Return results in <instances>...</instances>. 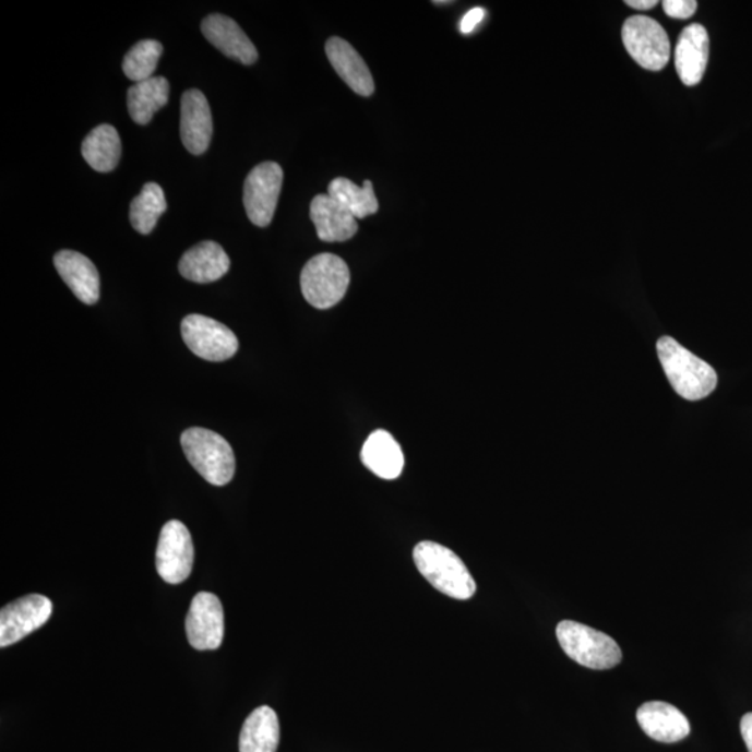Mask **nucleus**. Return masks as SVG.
<instances>
[{
  "label": "nucleus",
  "mask_w": 752,
  "mask_h": 752,
  "mask_svg": "<svg viewBox=\"0 0 752 752\" xmlns=\"http://www.w3.org/2000/svg\"><path fill=\"white\" fill-rule=\"evenodd\" d=\"M58 274L84 305L94 306L99 300V274L87 256L77 251H59L53 259Z\"/></svg>",
  "instance_id": "nucleus-16"
},
{
  "label": "nucleus",
  "mask_w": 752,
  "mask_h": 752,
  "mask_svg": "<svg viewBox=\"0 0 752 752\" xmlns=\"http://www.w3.org/2000/svg\"><path fill=\"white\" fill-rule=\"evenodd\" d=\"M560 647L574 663L594 670H608L622 663L618 643L602 631L573 620H563L557 628Z\"/></svg>",
  "instance_id": "nucleus-4"
},
{
  "label": "nucleus",
  "mask_w": 752,
  "mask_h": 752,
  "mask_svg": "<svg viewBox=\"0 0 752 752\" xmlns=\"http://www.w3.org/2000/svg\"><path fill=\"white\" fill-rule=\"evenodd\" d=\"M656 351L666 378L680 397L699 402L715 391L718 375L714 368L681 346L673 337H660L656 343Z\"/></svg>",
  "instance_id": "nucleus-1"
},
{
  "label": "nucleus",
  "mask_w": 752,
  "mask_h": 752,
  "mask_svg": "<svg viewBox=\"0 0 752 752\" xmlns=\"http://www.w3.org/2000/svg\"><path fill=\"white\" fill-rule=\"evenodd\" d=\"M163 53V44L154 41V39H145V41L135 44L123 60V72L126 77L134 83L153 79L156 65H158Z\"/></svg>",
  "instance_id": "nucleus-26"
},
{
  "label": "nucleus",
  "mask_w": 752,
  "mask_h": 752,
  "mask_svg": "<svg viewBox=\"0 0 752 752\" xmlns=\"http://www.w3.org/2000/svg\"><path fill=\"white\" fill-rule=\"evenodd\" d=\"M625 4L635 10H650L655 8L658 2H656V0H625Z\"/></svg>",
  "instance_id": "nucleus-30"
},
{
  "label": "nucleus",
  "mask_w": 752,
  "mask_h": 752,
  "mask_svg": "<svg viewBox=\"0 0 752 752\" xmlns=\"http://www.w3.org/2000/svg\"><path fill=\"white\" fill-rule=\"evenodd\" d=\"M413 558L418 572L447 597L466 600L476 594L477 584L472 573L453 550L423 541L414 548Z\"/></svg>",
  "instance_id": "nucleus-2"
},
{
  "label": "nucleus",
  "mask_w": 752,
  "mask_h": 752,
  "mask_svg": "<svg viewBox=\"0 0 752 752\" xmlns=\"http://www.w3.org/2000/svg\"><path fill=\"white\" fill-rule=\"evenodd\" d=\"M166 204L163 187L146 183L130 206V222L141 235H150L155 229L160 216L165 214Z\"/></svg>",
  "instance_id": "nucleus-25"
},
{
  "label": "nucleus",
  "mask_w": 752,
  "mask_h": 752,
  "mask_svg": "<svg viewBox=\"0 0 752 752\" xmlns=\"http://www.w3.org/2000/svg\"><path fill=\"white\" fill-rule=\"evenodd\" d=\"M82 154L94 170L100 174L112 171L122 155L118 130L110 124L98 126L83 141Z\"/></svg>",
  "instance_id": "nucleus-23"
},
{
  "label": "nucleus",
  "mask_w": 752,
  "mask_h": 752,
  "mask_svg": "<svg viewBox=\"0 0 752 752\" xmlns=\"http://www.w3.org/2000/svg\"><path fill=\"white\" fill-rule=\"evenodd\" d=\"M280 726L276 712L270 706L252 711L240 731V752H276Z\"/></svg>",
  "instance_id": "nucleus-21"
},
{
  "label": "nucleus",
  "mask_w": 752,
  "mask_h": 752,
  "mask_svg": "<svg viewBox=\"0 0 752 752\" xmlns=\"http://www.w3.org/2000/svg\"><path fill=\"white\" fill-rule=\"evenodd\" d=\"M52 609L50 599L39 594L7 605L0 612V647H10L43 628L52 616Z\"/></svg>",
  "instance_id": "nucleus-10"
},
{
  "label": "nucleus",
  "mask_w": 752,
  "mask_h": 752,
  "mask_svg": "<svg viewBox=\"0 0 752 752\" xmlns=\"http://www.w3.org/2000/svg\"><path fill=\"white\" fill-rule=\"evenodd\" d=\"M230 270V260L222 246L215 241H203L184 252L179 262L181 276L195 284H212Z\"/></svg>",
  "instance_id": "nucleus-18"
},
{
  "label": "nucleus",
  "mask_w": 752,
  "mask_h": 752,
  "mask_svg": "<svg viewBox=\"0 0 752 752\" xmlns=\"http://www.w3.org/2000/svg\"><path fill=\"white\" fill-rule=\"evenodd\" d=\"M187 638L199 650L218 649L225 635L224 608L216 595L196 594L187 614Z\"/></svg>",
  "instance_id": "nucleus-11"
},
{
  "label": "nucleus",
  "mask_w": 752,
  "mask_h": 752,
  "mask_svg": "<svg viewBox=\"0 0 752 752\" xmlns=\"http://www.w3.org/2000/svg\"><path fill=\"white\" fill-rule=\"evenodd\" d=\"M637 720L644 733L659 743H678L690 735L691 726L683 712L663 701L641 705Z\"/></svg>",
  "instance_id": "nucleus-15"
},
{
  "label": "nucleus",
  "mask_w": 752,
  "mask_h": 752,
  "mask_svg": "<svg viewBox=\"0 0 752 752\" xmlns=\"http://www.w3.org/2000/svg\"><path fill=\"white\" fill-rule=\"evenodd\" d=\"M302 296L318 310L335 307L346 296L350 270L335 254H320L307 262L300 277Z\"/></svg>",
  "instance_id": "nucleus-5"
},
{
  "label": "nucleus",
  "mask_w": 752,
  "mask_h": 752,
  "mask_svg": "<svg viewBox=\"0 0 752 752\" xmlns=\"http://www.w3.org/2000/svg\"><path fill=\"white\" fill-rule=\"evenodd\" d=\"M740 731L741 736H743L747 750L752 752V712H750V714H745L743 719H741Z\"/></svg>",
  "instance_id": "nucleus-29"
},
{
  "label": "nucleus",
  "mask_w": 752,
  "mask_h": 752,
  "mask_svg": "<svg viewBox=\"0 0 752 752\" xmlns=\"http://www.w3.org/2000/svg\"><path fill=\"white\" fill-rule=\"evenodd\" d=\"M699 8L695 0H665L664 10L671 19H690Z\"/></svg>",
  "instance_id": "nucleus-27"
},
{
  "label": "nucleus",
  "mask_w": 752,
  "mask_h": 752,
  "mask_svg": "<svg viewBox=\"0 0 752 752\" xmlns=\"http://www.w3.org/2000/svg\"><path fill=\"white\" fill-rule=\"evenodd\" d=\"M170 85L165 77H153L135 83L128 91V108L131 119L144 126L153 120L154 115L163 109L169 100Z\"/></svg>",
  "instance_id": "nucleus-22"
},
{
  "label": "nucleus",
  "mask_w": 752,
  "mask_h": 752,
  "mask_svg": "<svg viewBox=\"0 0 752 752\" xmlns=\"http://www.w3.org/2000/svg\"><path fill=\"white\" fill-rule=\"evenodd\" d=\"M709 59V35L701 24H691L680 34L675 64L683 84L693 87L704 79Z\"/></svg>",
  "instance_id": "nucleus-14"
},
{
  "label": "nucleus",
  "mask_w": 752,
  "mask_h": 752,
  "mask_svg": "<svg viewBox=\"0 0 752 752\" xmlns=\"http://www.w3.org/2000/svg\"><path fill=\"white\" fill-rule=\"evenodd\" d=\"M284 184V169L276 163L256 165L244 181V208L249 219L266 227L274 219L277 200Z\"/></svg>",
  "instance_id": "nucleus-8"
},
{
  "label": "nucleus",
  "mask_w": 752,
  "mask_h": 752,
  "mask_svg": "<svg viewBox=\"0 0 752 752\" xmlns=\"http://www.w3.org/2000/svg\"><path fill=\"white\" fill-rule=\"evenodd\" d=\"M310 215L317 235L325 243H342L356 236L357 219L337 204L331 195L320 194L312 200Z\"/></svg>",
  "instance_id": "nucleus-17"
},
{
  "label": "nucleus",
  "mask_w": 752,
  "mask_h": 752,
  "mask_svg": "<svg viewBox=\"0 0 752 752\" xmlns=\"http://www.w3.org/2000/svg\"><path fill=\"white\" fill-rule=\"evenodd\" d=\"M486 17V10L482 8H474L462 19L461 32L463 34L473 33L477 25Z\"/></svg>",
  "instance_id": "nucleus-28"
},
{
  "label": "nucleus",
  "mask_w": 752,
  "mask_h": 752,
  "mask_svg": "<svg viewBox=\"0 0 752 752\" xmlns=\"http://www.w3.org/2000/svg\"><path fill=\"white\" fill-rule=\"evenodd\" d=\"M194 545L183 523L171 520L159 535L156 548V570L169 584L186 582L193 572Z\"/></svg>",
  "instance_id": "nucleus-9"
},
{
  "label": "nucleus",
  "mask_w": 752,
  "mask_h": 752,
  "mask_svg": "<svg viewBox=\"0 0 752 752\" xmlns=\"http://www.w3.org/2000/svg\"><path fill=\"white\" fill-rule=\"evenodd\" d=\"M214 123L208 100L200 89L186 91L181 97L180 134L187 151L193 155L208 150Z\"/></svg>",
  "instance_id": "nucleus-12"
},
{
  "label": "nucleus",
  "mask_w": 752,
  "mask_h": 752,
  "mask_svg": "<svg viewBox=\"0 0 752 752\" xmlns=\"http://www.w3.org/2000/svg\"><path fill=\"white\" fill-rule=\"evenodd\" d=\"M187 461L206 482L224 487L235 477L234 449L219 433L205 428H189L181 435Z\"/></svg>",
  "instance_id": "nucleus-3"
},
{
  "label": "nucleus",
  "mask_w": 752,
  "mask_h": 752,
  "mask_svg": "<svg viewBox=\"0 0 752 752\" xmlns=\"http://www.w3.org/2000/svg\"><path fill=\"white\" fill-rule=\"evenodd\" d=\"M361 462L375 476L382 479L401 477L405 467V456L395 438L387 431H375L368 437L361 451Z\"/></svg>",
  "instance_id": "nucleus-20"
},
{
  "label": "nucleus",
  "mask_w": 752,
  "mask_h": 752,
  "mask_svg": "<svg viewBox=\"0 0 752 752\" xmlns=\"http://www.w3.org/2000/svg\"><path fill=\"white\" fill-rule=\"evenodd\" d=\"M326 57L348 87L362 97L372 95L375 84H373L370 69L346 39L331 38L326 43Z\"/></svg>",
  "instance_id": "nucleus-19"
},
{
  "label": "nucleus",
  "mask_w": 752,
  "mask_h": 752,
  "mask_svg": "<svg viewBox=\"0 0 752 752\" xmlns=\"http://www.w3.org/2000/svg\"><path fill=\"white\" fill-rule=\"evenodd\" d=\"M327 195H331L337 204L350 212L356 219H365L367 216L377 214L380 210L375 191L370 180L360 187L351 180L337 178L331 181L327 187Z\"/></svg>",
  "instance_id": "nucleus-24"
},
{
  "label": "nucleus",
  "mask_w": 752,
  "mask_h": 752,
  "mask_svg": "<svg viewBox=\"0 0 752 752\" xmlns=\"http://www.w3.org/2000/svg\"><path fill=\"white\" fill-rule=\"evenodd\" d=\"M622 38L630 57L641 68L659 72L670 59V41L665 28L654 19L633 16L625 20Z\"/></svg>",
  "instance_id": "nucleus-6"
},
{
  "label": "nucleus",
  "mask_w": 752,
  "mask_h": 752,
  "mask_svg": "<svg viewBox=\"0 0 752 752\" xmlns=\"http://www.w3.org/2000/svg\"><path fill=\"white\" fill-rule=\"evenodd\" d=\"M204 37L227 58L250 65L259 59V52L234 19L224 14H211L201 24Z\"/></svg>",
  "instance_id": "nucleus-13"
},
{
  "label": "nucleus",
  "mask_w": 752,
  "mask_h": 752,
  "mask_svg": "<svg viewBox=\"0 0 752 752\" xmlns=\"http://www.w3.org/2000/svg\"><path fill=\"white\" fill-rule=\"evenodd\" d=\"M181 336L187 347L206 361H226L239 350L235 333L205 315H187L181 322Z\"/></svg>",
  "instance_id": "nucleus-7"
}]
</instances>
